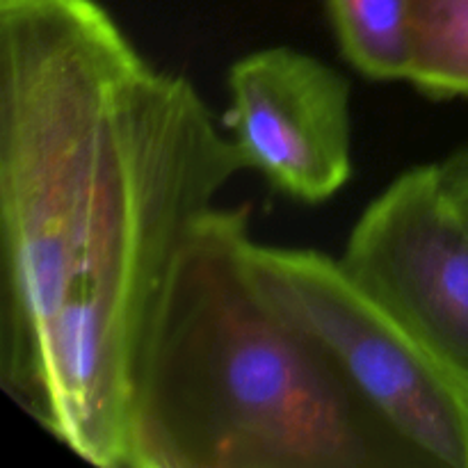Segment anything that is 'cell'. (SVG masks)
I'll use <instances>...</instances> for the list:
<instances>
[{
    "label": "cell",
    "instance_id": "8992f818",
    "mask_svg": "<svg viewBox=\"0 0 468 468\" xmlns=\"http://www.w3.org/2000/svg\"><path fill=\"white\" fill-rule=\"evenodd\" d=\"M343 55L373 80H407L411 0H327Z\"/></svg>",
    "mask_w": 468,
    "mask_h": 468
},
{
    "label": "cell",
    "instance_id": "5b68a950",
    "mask_svg": "<svg viewBox=\"0 0 468 468\" xmlns=\"http://www.w3.org/2000/svg\"><path fill=\"white\" fill-rule=\"evenodd\" d=\"M224 117L247 169L306 204L327 201L352 176L350 82L291 46L254 50L229 71Z\"/></svg>",
    "mask_w": 468,
    "mask_h": 468
},
{
    "label": "cell",
    "instance_id": "277c9868",
    "mask_svg": "<svg viewBox=\"0 0 468 468\" xmlns=\"http://www.w3.org/2000/svg\"><path fill=\"white\" fill-rule=\"evenodd\" d=\"M341 263L468 384V210L437 163L400 174L364 210Z\"/></svg>",
    "mask_w": 468,
    "mask_h": 468
},
{
    "label": "cell",
    "instance_id": "ba28073f",
    "mask_svg": "<svg viewBox=\"0 0 468 468\" xmlns=\"http://www.w3.org/2000/svg\"><path fill=\"white\" fill-rule=\"evenodd\" d=\"M441 169L443 181L448 183L452 192H455L457 199L462 201V206L468 210V149L457 151L451 158L437 163Z\"/></svg>",
    "mask_w": 468,
    "mask_h": 468
},
{
    "label": "cell",
    "instance_id": "6da1fadb",
    "mask_svg": "<svg viewBox=\"0 0 468 468\" xmlns=\"http://www.w3.org/2000/svg\"><path fill=\"white\" fill-rule=\"evenodd\" d=\"M240 172L195 85L96 0H0V384L87 464L128 468L158 297Z\"/></svg>",
    "mask_w": 468,
    "mask_h": 468
},
{
    "label": "cell",
    "instance_id": "52a82bcc",
    "mask_svg": "<svg viewBox=\"0 0 468 468\" xmlns=\"http://www.w3.org/2000/svg\"><path fill=\"white\" fill-rule=\"evenodd\" d=\"M407 82L434 99L468 96V0H411Z\"/></svg>",
    "mask_w": 468,
    "mask_h": 468
},
{
    "label": "cell",
    "instance_id": "3957f363",
    "mask_svg": "<svg viewBox=\"0 0 468 468\" xmlns=\"http://www.w3.org/2000/svg\"><path fill=\"white\" fill-rule=\"evenodd\" d=\"M259 291L304 329L420 466L468 468V384L314 250L251 242Z\"/></svg>",
    "mask_w": 468,
    "mask_h": 468
},
{
    "label": "cell",
    "instance_id": "7a4b0ae2",
    "mask_svg": "<svg viewBox=\"0 0 468 468\" xmlns=\"http://www.w3.org/2000/svg\"><path fill=\"white\" fill-rule=\"evenodd\" d=\"M250 206L206 210L151 318L128 468L420 466L332 356L259 291Z\"/></svg>",
    "mask_w": 468,
    "mask_h": 468
}]
</instances>
